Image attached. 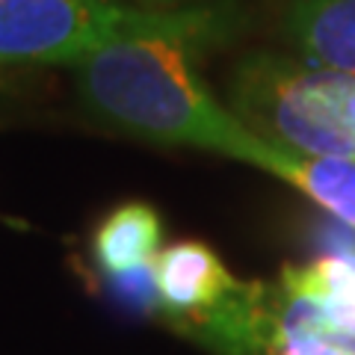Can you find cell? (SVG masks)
I'll return each mask as SVG.
<instances>
[{"instance_id":"obj_1","label":"cell","mask_w":355,"mask_h":355,"mask_svg":"<svg viewBox=\"0 0 355 355\" xmlns=\"http://www.w3.org/2000/svg\"><path fill=\"white\" fill-rule=\"evenodd\" d=\"M234 27L228 6H169L148 27L71 65L86 113L157 146L216 151L279 175L284 148L261 139L210 92L198 53Z\"/></svg>"},{"instance_id":"obj_2","label":"cell","mask_w":355,"mask_h":355,"mask_svg":"<svg viewBox=\"0 0 355 355\" xmlns=\"http://www.w3.org/2000/svg\"><path fill=\"white\" fill-rule=\"evenodd\" d=\"M231 110L279 148L355 160V77L279 53H252L228 83Z\"/></svg>"},{"instance_id":"obj_3","label":"cell","mask_w":355,"mask_h":355,"mask_svg":"<svg viewBox=\"0 0 355 355\" xmlns=\"http://www.w3.org/2000/svg\"><path fill=\"white\" fill-rule=\"evenodd\" d=\"M157 6L116 0H0L3 65H74L92 51L148 27Z\"/></svg>"},{"instance_id":"obj_4","label":"cell","mask_w":355,"mask_h":355,"mask_svg":"<svg viewBox=\"0 0 355 355\" xmlns=\"http://www.w3.org/2000/svg\"><path fill=\"white\" fill-rule=\"evenodd\" d=\"M154 272H157L166 317L175 329L219 305L240 284L225 270L219 254L198 240H184L163 249L154 261Z\"/></svg>"},{"instance_id":"obj_5","label":"cell","mask_w":355,"mask_h":355,"mask_svg":"<svg viewBox=\"0 0 355 355\" xmlns=\"http://www.w3.org/2000/svg\"><path fill=\"white\" fill-rule=\"evenodd\" d=\"M282 33L305 62L355 77V0H282Z\"/></svg>"},{"instance_id":"obj_6","label":"cell","mask_w":355,"mask_h":355,"mask_svg":"<svg viewBox=\"0 0 355 355\" xmlns=\"http://www.w3.org/2000/svg\"><path fill=\"white\" fill-rule=\"evenodd\" d=\"M163 225L157 210L146 202H125L110 210L92 237L95 263L104 272H128L154 263L160 254Z\"/></svg>"},{"instance_id":"obj_7","label":"cell","mask_w":355,"mask_h":355,"mask_svg":"<svg viewBox=\"0 0 355 355\" xmlns=\"http://www.w3.org/2000/svg\"><path fill=\"white\" fill-rule=\"evenodd\" d=\"M282 181L293 184L308 198L338 216L355 231V160L349 157H308L284 148L279 166Z\"/></svg>"},{"instance_id":"obj_8","label":"cell","mask_w":355,"mask_h":355,"mask_svg":"<svg viewBox=\"0 0 355 355\" xmlns=\"http://www.w3.org/2000/svg\"><path fill=\"white\" fill-rule=\"evenodd\" d=\"M104 291L113 296L119 305H125L130 311L166 314L154 263L137 266V270H128V272H104Z\"/></svg>"},{"instance_id":"obj_9","label":"cell","mask_w":355,"mask_h":355,"mask_svg":"<svg viewBox=\"0 0 355 355\" xmlns=\"http://www.w3.org/2000/svg\"><path fill=\"white\" fill-rule=\"evenodd\" d=\"M263 355H347V352L338 349L335 343H329L326 338L314 335L311 329L282 320L279 311H275V284H272V329L270 338H266Z\"/></svg>"},{"instance_id":"obj_10","label":"cell","mask_w":355,"mask_h":355,"mask_svg":"<svg viewBox=\"0 0 355 355\" xmlns=\"http://www.w3.org/2000/svg\"><path fill=\"white\" fill-rule=\"evenodd\" d=\"M116 3H133V6H157V9H169L175 3H184V0H116Z\"/></svg>"}]
</instances>
